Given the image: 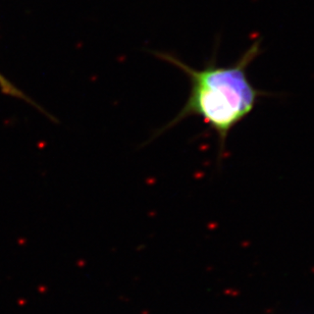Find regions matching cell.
I'll return each instance as SVG.
<instances>
[{"label":"cell","mask_w":314,"mask_h":314,"mask_svg":"<svg viewBox=\"0 0 314 314\" xmlns=\"http://www.w3.org/2000/svg\"><path fill=\"white\" fill-rule=\"evenodd\" d=\"M260 54V42L255 41L234 64L219 66L213 57L202 68L196 69L171 54L155 53L160 59L181 69L190 81L186 103L155 136L163 134L185 118L197 116L216 134L221 154L232 128L251 114L261 97L271 95L255 88L247 73Z\"/></svg>","instance_id":"cell-1"}]
</instances>
